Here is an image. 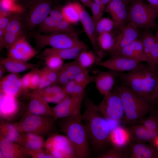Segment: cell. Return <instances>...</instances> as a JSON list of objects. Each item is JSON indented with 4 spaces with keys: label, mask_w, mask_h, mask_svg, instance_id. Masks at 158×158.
Returning a JSON list of instances; mask_svg holds the SVG:
<instances>
[{
    "label": "cell",
    "mask_w": 158,
    "mask_h": 158,
    "mask_svg": "<svg viewBox=\"0 0 158 158\" xmlns=\"http://www.w3.org/2000/svg\"><path fill=\"white\" fill-rule=\"evenodd\" d=\"M0 64L11 73H21L36 68L37 64L28 63L7 57L1 60Z\"/></svg>",
    "instance_id": "obj_22"
},
{
    "label": "cell",
    "mask_w": 158,
    "mask_h": 158,
    "mask_svg": "<svg viewBox=\"0 0 158 158\" xmlns=\"http://www.w3.org/2000/svg\"><path fill=\"white\" fill-rule=\"evenodd\" d=\"M124 158H158V149L152 144L130 140L124 147Z\"/></svg>",
    "instance_id": "obj_11"
},
{
    "label": "cell",
    "mask_w": 158,
    "mask_h": 158,
    "mask_svg": "<svg viewBox=\"0 0 158 158\" xmlns=\"http://www.w3.org/2000/svg\"><path fill=\"white\" fill-rule=\"evenodd\" d=\"M87 45L66 49L51 48L45 49L42 55L44 57L49 55H55L63 60L72 59H76L82 51L87 49Z\"/></svg>",
    "instance_id": "obj_21"
},
{
    "label": "cell",
    "mask_w": 158,
    "mask_h": 158,
    "mask_svg": "<svg viewBox=\"0 0 158 158\" xmlns=\"http://www.w3.org/2000/svg\"><path fill=\"white\" fill-rule=\"evenodd\" d=\"M55 32L70 33L76 32L72 27L71 24L64 20L56 21Z\"/></svg>",
    "instance_id": "obj_45"
},
{
    "label": "cell",
    "mask_w": 158,
    "mask_h": 158,
    "mask_svg": "<svg viewBox=\"0 0 158 158\" xmlns=\"http://www.w3.org/2000/svg\"><path fill=\"white\" fill-rule=\"evenodd\" d=\"M45 57L46 66L56 71H59L64 64L63 60L55 55H49Z\"/></svg>",
    "instance_id": "obj_37"
},
{
    "label": "cell",
    "mask_w": 158,
    "mask_h": 158,
    "mask_svg": "<svg viewBox=\"0 0 158 158\" xmlns=\"http://www.w3.org/2000/svg\"><path fill=\"white\" fill-rule=\"evenodd\" d=\"M0 89L1 93L14 97L18 95L21 90L27 89L23 85L19 75L14 73L7 75L1 80Z\"/></svg>",
    "instance_id": "obj_18"
},
{
    "label": "cell",
    "mask_w": 158,
    "mask_h": 158,
    "mask_svg": "<svg viewBox=\"0 0 158 158\" xmlns=\"http://www.w3.org/2000/svg\"><path fill=\"white\" fill-rule=\"evenodd\" d=\"M124 147L112 146L106 152L100 154L98 157L99 158H124Z\"/></svg>",
    "instance_id": "obj_41"
},
{
    "label": "cell",
    "mask_w": 158,
    "mask_h": 158,
    "mask_svg": "<svg viewBox=\"0 0 158 158\" xmlns=\"http://www.w3.org/2000/svg\"><path fill=\"white\" fill-rule=\"evenodd\" d=\"M147 62L149 65L158 71V41L152 49Z\"/></svg>",
    "instance_id": "obj_43"
},
{
    "label": "cell",
    "mask_w": 158,
    "mask_h": 158,
    "mask_svg": "<svg viewBox=\"0 0 158 158\" xmlns=\"http://www.w3.org/2000/svg\"><path fill=\"white\" fill-rule=\"evenodd\" d=\"M16 1H18L20 0H15Z\"/></svg>",
    "instance_id": "obj_63"
},
{
    "label": "cell",
    "mask_w": 158,
    "mask_h": 158,
    "mask_svg": "<svg viewBox=\"0 0 158 158\" xmlns=\"http://www.w3.org/2000/svg\"><path fill=\"white\" fill-rule=\"evenodd\" d=\"M76 84L74 80H70L62 87L63 91L68 96H71L73 93Z\"/></svg>",
    "instance_id": "obj_49"
},
{
    "label": "cell",
    "mask_w": 158,
    "mask_h": 158,
    "mask_svg": "<svg viewBox=\"0 0 158 158\" xmlns=\"http://www.w3.org/2000/svg\"><path fill=\"white\" fill-rule=\"evenodd\" d=\"M1 93L0 106L1 113L5 115L13 114L17 108V103L15 97L7 94Z\"/></svg>",
    "instance_id": "obj_26"
},
{
    "label": "cell",
    "mask_w": 158,
    "mask_h": 158,
    "mask_svg": "<svg viewBox=\"0 0 158 158\" xmlns=\"http://www.w3.org/2000/svg\"><path fill=\"white\" fill-rule=\"evenodd\" d=\"M36 46L41 49L46 46L56 49H66L86 45L79 38L76 32H54L47 34H34Z\"/></svg>",
    "instance_id": "obj_6"
},
{
    "label": "cell",
    "mask_w": 158,
    "mask_h": 158,
    "mask_svg": "<svg viewBox=\"0 0 158 158\" xmlns=\"http://www.w3.org/2000/svg\"><path fill=\"white\" fill-rule=\"evenodd\" d=\"M63 68L65 70L70 80H74L76 77L83 70L76 59L64 64Z\"/></svg>",
    "instance_id": "obj_35"
},
{
    "label": "cell",
    "mask_w": 158,
    "mask_h": 158,
    "mask_svg": "<svg viewBox=\"0 0 158 158\" xmlns=\"http://www.w3.org/2000/svg\"><path fill=\"white\" fill-rule=\"evenodd\" d=\"M129 6L133 0H123Z\"/></svg>",
    "instance_id": "obj_60"
},
{
    "label": "cell",
    "mask_w": 158,
    "mask_h": 158,
    "mask_svg": "<svg viewBox=\"0 0 158 158\" xmlns=\"http://www.w3.org/2000/svg\"><path fill=\"white\" fill-rule=\"evenodd\" d=\"M60 123L62 131L74 147L78 158L89 157L90 150L88 133L82 121L71 117L62 118Z\"/></svg>",
    "instance_id": "obj_4"
},
{
    "label": "cell",
    "mask_w": 158,
    "mask_h": 158,
    "mask_svg": "<svg viewBox=\"0 0 158 158\" xmlns=\"http://www.w3.org/2000/svg\"><path fill=\"white\" fill-rule=\"evenodd\" d=\"M154 107L158 109V88L154 100Z\"/></svg>",
    "instance_id": "obj_57"
},
{
    "label": "cell",
    "mask_w": 158,
    "mask_h": 158,
    "mask_svg": "<svg viewBox=\"0 0 158 158\" xmlns=\"http://www.w3.org/2000/svg\"><path fill=\"white\" fill-rule=\"evenodd\" d=\"M64 20L71 24L75 23L80 21L78 11L74 3H70L61 9Z\"/></svg>",
    "instance_id": "obj_31"
},
{
    "label": "cell",
    "mask_w": 158,
    "mask_h": 158,
    "mask_svg": "<svg viewBox=\"0 0 158 158\" xmlns=\"http://www.w3.org/2000/svg\"><path fill=\"white\" fill-rule=\"evenodd\" d=\"M94 2L99 4H101V0H93Z\"/></svg>",
    "instance_id": "obj_61"
},
{
    "label": "cell",
    "mask_w": 158,
    "mask_h": 158,
    "mask_svg": "<svg viewBox=\"0 0 158 158\" xmlns=\"http://www.w3.org/2000/svg\"><path fill=\"white\" fill-rule=\"evenodd\" d=\"M43 119L39 115H30L26 117L22 125L23 130L27 132L36 131L43 124Z\"/></svg>",
    "instance_id": "obj_29"
},
{
    "label": "cell",
    "mask_w": 158,
    "mask_h": 158,
    "mask_svg": "<svg viewBox=\"0 0 158 158\" xmlns=\"http://www.w3.org/2000/svg\"><path fill=\"white\" fill-rule=\"evenodd\" d=\"M96 108L104 118L116 121H123L124 115L118 85L104 95Z\"/></svg>",
    "instance_id": "obj_8"
},
{
    "label": "cell",
    "mask_w": 158,
    "mask_h": 158,
    "mask_svg": "<svg viewBox=\"0 0 158 158\" xmlns=\"http://www.w3.org/2000/svg\"><path fill=\"white\" fill-rule=\"evenodd\" d=\"M157 33H156V36L157 38V39L158 40V25L157 26Z\"/></svg>",
    "instance_id": "obj_62"
},
{
    "label": "cell",
    "mask_w": 158,
    "mask_h": 158,
    "mask_svg": "<svg viewBox=\"0 0 158 158\" xmlns=\"http://www.w3.org/2000/svg\"><path fill=\"white\" fill-rule=\"evenodd\" d=\"M6 70L2 65L0 64V79L1 80L3 77Z\"/></svg>",
    "instance_id": "obj_56"
},
{
    "label": "cell",
    "mask_w": 158,
    "mask_h": 158,
    "mask_svg": "<svg viewBox=\"0 0 158 158\" xmlns=\"http://www.w3.org/2000/svg\"><path fill=\"white\" fill-rule=\"evenodd\" d=\"M110 139L112 146L120 147H124L130 141L128 130L120 126H117L112 130Z\"/></svg>",
    "instance_id": "obj_23"
},
{
    "label": "cell",
    "mask_w": 158,
    "mask_h": 158,
    "mask_svg": "<svg viewBox=\"0 0 158 158\" xmlns=\"http://www.w3.org/2000/svg\"><path fill=\"white\" fill-rule=\"evenodd\" d=\"M115 37L111 32L100 34L97 36L98 46L101 51L108 52L109 53L113 48Z\"/></svg>",
    "instance_id": "obj_30"
},
{
    "label": "cell",
    "mask_w": 158,
    "mask_h": 158,
    "mask_svg": "<svg viewBox=\"0 0 158 158\" xmlns=\"http://www.w3.org/2000/svg\"><path fill=\"white\" fill-rule=\"evenodd\" d=\"M56 21L50 16H48L39 26L41 32L51 33L55 32Z\"/></svg>",
    "instance_id": "obj_40"
},
{
    "label": "cell",
    "mask_w": 158,
    "mask_h": 158,
    "mask_svg": "<svg viewBox=\"0 0 158 158\" xmlns=\"http://www.w3.org/2000/svg\"><path fill=\"white\" fill-rule=\"evenodd\" d=\"M42 70L45 74L47 79L52 85L54 84L57 80L59 71L52 70L47 66L44 68Z\"/></svg>",
    "instance_id": "obj_48"
},
{
    "label": "cell",
    "mask_w": 158,
    "mask_h": 158,
    "mask_svg": "<svg viewBox=\"0 0 158 158\" xmlns=\"http://www.w3.org/2000/svg\"><path fill=\"white\" fill-rule=\"evenodd\" d=\"M40 79V71L35 68L32 70L30 79V89L36 90L37 89Z\"/></svg>",
    "instance_id": "obj_46"
},
{
    "label": "cell",
    "mask_w": 158,
    "mask_h": 158,
    "mask_svg": "<svg viewBox=\"0 0 158 158\" xmlns=\"http://www.w3.org/2000/svg\"><path fill=\"white\" fill-rule=\"evenodd\" d=\"M95 76L91 75L89 74V69L83 70L74 79L77 84L86 87L90 83L94 82Z\"/></svg>",
    "instance_id": "obj_42"
},
{
    "label": "cell",
    "mask_w": 158,
    "mask_h": 158,
    "mask_svg": "<svg viewBox=\"0 0 158 158\" xmlns=\"http://www.w3.org/2000/svg\"><path fill=\"white\" fill-rule=\"evenodd\" d=\"M23 23L22 20L17 13L13 14L5 31L15 34L21 33Z\"/></svg>",
    "instance_id": "obj_34"
},
{
    "label": "cell",
    "mask_w": 158,
    "mask_h": 158,
    "mask_svg": "<svg viewBox=\"0 0 158 158\" xmlns=\"http://www.w3.org/2000/svg\"><path fill=\"white\" fill-rule=\"evenodd\" d=\"M46 147L54 158H78L74 147L66 136L52 135L47 140Z\"/></svg>",
    "instance_id": "obj_9"
},
{
    "label": "cell",
    "mask_w": 158,
    "mask_h": 158,
    "mask_svg": "<svg viewBox=\"0 0 158 158\" xmlns=\"http://www.w3.org/2000/svg\"><path fill=\"white\" fill-rule=\"evenodd\" d=\"M15 0H0V16L22 12L23 8Z\"/></svg>",
    "instance_id": "obj_28"
},
{
    "label": "cell",
    "mask_w": 158,
    "mask_h": 158,
    "mask_svg": "<svg viewBox=\"0 0 158 158\" xmlns=\"http://www.w3.org/2000/svg\"><path fill=\"white\" fill-rule=\"evenodd\" d=\"M40 79L37 89L42 90L52 85L47 79L45 74L42 70H40Z\"/></svg>",
    "instance_id": "obj_50"
},
{
    "label": "cell",
    "mask_w": 158,
    "mask_h": 158,
    "mask_svg": "<svg viewBox=\"0 0 158 158\" xmlns=\"http://www.w3.org/2000/svg\"><path fill=\"white\" fill-rule=\"evenodd\" d=\"M142 63L135 60L118 55L111 56L109 59L97 63L96 65L121 72L133 70Z\"/></svg>",
    "instance_id": "obj_12"
},
{
    "label": "cell",
    "mask_w": 158,
    "mask_h": 158,
    "mask_svg": "<svg viewBox=\"0 0 158 158\" xmlns=\"http://www.w3.org/2000/svg\"><path fill=\"white\" fill-rule=\"evenodd\" d=\"M53 0H24L23 7L24 23L29 28L40 24L52 9Z\"/></svg>",
    "instance_id": "obj_7"
},
{
    "label": "cell",
    "mask_w": 158,
    "mask_h": 158,
    "mask_svg": "<svg viewBox=\"0 0 158 158\" xmlns=\"http://www.w3.org/2000/svg\"><path fill=\"white\" fill-rule=\"evenodd\" d=\"M121 83L127 86L154 107L158 88V71L147 63H142L135 69L121 73Z\"/></svg>",
    "instance_id": "obj_2"
},
{
    "label": "cell",
    "mask_w": 158,
    "mask_h": 158,
    "mask_svg": "<svg viewBox=\"0 0 158 158\" xmlns=\"http://www.w3.org/2000/svg\"><path fill=\"white\" fill-rule=\"evenodd\" d=\"M138 28L131 22L123 27L121 32L115 37L114 46L109 53L111 56L118 55L123 48L138 38L139 32Z\"/></svg>",
    "instance_id": "obj_13"
},
{
    "label": "cell",
    "mask_w": 158,
    "mask_h": 158,
    "mask_svg": "<svg viewBox=\"0 0 158 158\" xmlns=\"http://www.w3.org/2000/svg\"><path fill=\"white\" fill-rule=\"evenodd\" d=\"M42 139L39 136L32 133H29L27 135L26 147L32 150H38L43 146Z\"/></svg>",
    "instance_id": "obj_38"
},
{
    "label": "cell",
    "mask_w": 158,
    "mask_h": 158,
    "mask_svg": "<svg viewBox=\"0 0 158 158\" xmlns=\"http://www.w3.org/2000/svg\"><path fill=\"white\" fill-rule=\"evenodd\" d=\"M121 73L109 70L107 71H97L94 82L97 89L101 95L104 96L112 90L116 79Z\"/></svg>",
    "instance_id": "obj_16"
},
{
    "label": "cell",
    "mask_w": 158,
    "mask_h": 158,
    "mask_svg": "<svg viewBox=\"0 0 158 158\" xmlns=\"http://www.w3.org/2000/svg\"><path fill=\"white\" fill-rule=\"evenodd\" d=\"M11 142L5 138L0 142V151L6 158H11L15 157V147Z\"/></svg>",
    "instance_id": "obj_39"
},
{
    "label": "cell",
    "mask_w": 158,
    "mask_h": 158,
    "mask_svg": "<svg viewBox=\"0 0 158 158\" xmlns=\"http://www.w3.org/2000/svg\"><path fill=\"white\" fill-rule=\"evenodd\" d=\"M147 4L158 12V0H146Z\"/></svg>",
    "instance_id": "obj_54"
},
{
    "label": "cell",
    "mask_w": 158,
    "mask_h": 158,
    "mask_svg": "<svg viewBox=\"0 0 158 158\" xmlns=\"http://www.w3.org/2000/svg\"><path fill=\"white\" fill-rule=\"evenodd\" d=\"M118 55L140 62H147L142 42L138 38L123 48Z\"/></svg>",
    "instance_id": "obj_20"
},
{
    "label": "cell",
    "mask_w": 158,
    "mask_h": 158,
    "mask_svg": "<svg viewBox=\"0 0 158 158\" xmlns=\"http://www.w3.org/2000/svg\"><path fill=\"white\" fill-rule=\"evenodd\" d=\"M128 6L123 0H111L106 8V12L114 22V28L120 30L128 21Z\"/></svg>",
    "instance_id": "obj_14"
},
{
    "label": "cell",
    "mask_w": 158,
    "mask_h": 158,
    "mask_svg": "<svg viewBox=\"0 0 158 158\" xmlns=\"http://www.w3.org/2000/svg\"><path fill=\"white\" fill-rule=\"evenodd\" d=\"M37 51L28 42L25 36H21L8 49V57L27 62L33 58Z\"/></svg>",
    "instance_id": "obj_15"
},
{
    "label": "cell",
    "mask_w": 158,
    "mask_h": 158,
    "mask_svg": "<svg viewBox=\"0 0 158 158\" xmlns=\"http://www.w3.org/2000/svg\"><path fill=\"white\" fill-rule=\"evenodd\" d=\"M22 35L21 33L15 34L0 29L1 48L5 47L8 49Z\"/></svg>",
    "instance_id": "obj_33"
},
{
    "label": "cell",
    "mask_w": 158,
    "mask_h": 158,
    "mask_svg": "<svg viewBox=\"0 0 158 158\" xmlns=\"http://www.w3.org/2000/svg\"><path fill=\"white\" fill-rule=\"evenodd\" d=\"M138 123L141 124L149 130L158 131V109H153L147 116L142 119Z\"/></svg>",
    "instance_id": "obj_32"
},
{
    "label": "cell",
    "mask_w": 158,
    "mask_h": 158,
    "mask_svg": "<svg viewBox=\"0 0 158 158\" xmlns=\"http://www.w3.org/2000/svg\"><path fill=\"white\" fill-rule=\"evenodd\" d=\"M140 39L143 45L147 62L152 49L158 40L156 36L153 34L150 29H146Z\"/></svg>",
    "instance_id": "obj_27"
},
{
    "label": "cell",
    "mask_w": 158,
    "mask_h": 158,
    "mask_svg": "<svg viewBox=\"0 0 158 158\" xmlns=\"http://www.w3.org/2000/svg\"><path fill=\"white\" fill-rule=\"evenodd\" d=\"M86 6L90 8L91 5L93 1L92 0H80Z\"/></svg>",
    "instance_id": "obj_55"
},
{
    "label": "cell",
    "mask_w": 158,
    "mask_h": 158,
    "mask_svg": "<svg viewBox=\"0 0 158 158\" xmlns=\"http://www.w3.org/2000/svg\"><path fill=\"white\" fill-rule=\"evenodd\" d=\"M6 127V133L5 139L11 142L16 140L19 136L17 130L13 125L11 124H8Z\"/></svg>",
    "instance_id": "obj_47"
},
{
    "label": "cell",
    "mask_w": 158,
    "mask_h": 158,
    "mask_svg": "<svg viewBox=\"0 0 158 158\" xmlns=\"http://www.w3.org/2000/svg\"><path fill=\"white\" fill-rule=\"evenodd\" d=\"M86 49L82 51L75 59L83 68L88 69L102 60L97 54Z\"/></svg>",
    "instance_id": "obj_24"
},
{
    "label": "cell",
    "mask_w": 158,
    "mask_h": 158,
    "mask_svg": "<svg viewBox=\"0 0 158 158\" xmlns=\"http://www.w3.org/2000/svg\"><path fill=\"white\" fill-rule=\"evenodd\" d=\"M12 14L0 16V29L5 31Z\"/></svg>",
    "instance_id": "obj_52"
},
{
    "label": "cell",
    "mask_w": 158,
    "mask_h": 158,
    "mask_svg": "<svg viewBox=\"0 0 158 158\" xmlns=\"http://www.w3.org/2000/svg\"><path fill=\"white\" fill-rule=\"evenodd\" d=\"M114 28V22L112 20L107 18H102L95 26L97 36L103 33L111 32Z\"/></svg>",
    "instance_id": "obj_36"
},
{
    "label": "cell",
    "mask_w": 158,
    "mask_h": 158,
    "mask_svg": "<svg viewBox=\"0 0 158 158\" xmlns=\"http://www.w3.org/2000/svg\"><path fill=\"white\" fill-rule=\"evenodd\" d=\"M51 109L54 116L56 118H63L71 117L72 110L71 97H67Z\"/></svg>",
    "instance_id": "obj_25"
},
{
    "label": "cell",
    "mask_w": 158,
    "mask_h": 158,
    "mask_svg": "<svg viewBox=\"0 0 158 158\" xmlns=\"http://www.w3.org/2000/svg\"><path fill=\"white\" fill-rule=\"evenodd\" d=\"M152 144L158 149V136L154 141Z\"/></svg>",
    "instance_id": "obj_59"
},
{
    "label": "cell",
    "mask_w": 158,
    "mask_h": 158,
    "mask_svg": "<svg viewBox=\"0 0 158 158\" xmlns=\"http://www.w3.org/2000/svg\"><path fill=\"white\" fill-rule=\"evenodd\" d=\"M111 0H101V4L102 8L104 11L106 5H107Z\"/></svg>",
    "instance_id": "obj_58"
},
{
    "label": "cell",
    "mask_w": 158,
    "mask_h": 158,
    "mask_svg": "<svg viewBox=\"0 0 158 158\" xmlns=\"http://www.w3.org/2000/svg\"><path fill=\"white\" fill-rule=\"evenodd\" d=\"M128 21L138 28L150 29L157 26L156 19L158 12L144 0H133L128 8Z\"/></svg>",
    "instance_id": "obj_5"
},
{
    "label": "cell",
    "mask_w": 158,
    "mask_h": 158,
    "mask_svg": "<svg viewBox=\"0 0 158 158\" xmlns=\"http://www.w3.org/2000/svg\"><path fill=\"white\" fill-rule=\"evenodd\" d=\"M29 105L30 111L33 114L40 115L49 112L53 115L51 109L48 106L41 90L37 89L32 95V97Z\"/></svg>",
    "instance_id": "obj_19"
},
{
    "label": "cell",
    "mask_w": 158,
    "mask_h": 158,
    "mask_svg": "<svg viewBox=\"0 0 158 158\" xmlns=\"http://www.w3.org/2000/svg\"><path fill=\"white\" fill-rule=\"evenodd\" d=\"M61 9L56 8H52L49 14L50 16L56 21L64 20Z\"/></svg>",
    "instance_id": "obj_51"
},
{
    "label": "cell",
    "mask_w": 158,
    "mask_h": 158,
    "mask_svg": "<svg viewBox=\"0 0 158 158\" xmlns=\"http://www.w3.org/2000/svg\"><path fill=\"white\" fill-rule=\"evenodd\" d=\"M92 15L91 16L93 22L96 26L97 24L102 18L103 11L100 4L92 2L90 8Z\"/></svg>",
    "instance_id": "obj_44"
},
{
    "label": "cell",
    "mask_w": 158,
    "mask_h": 158,
    "mask_svg": "<svg viewBox=\"0 0 158 158\" xmlns=\"http://www.w3.org/2000/svg\"><path fill=\"white\" fill-rule=\"evenodd\" d=\"M31 73L32 71L24 75L21 78V80L23 85L27 89L29 88Z\"/></svg>",
    "instance_id": "obj_53"
},
{
    "label": "cell",
    "mask_w": 158,
    "mask_h": 158,
    "mask_svg": "<svg viewBox=\"0 0 158 158\" xmlns=\"http://www.w3.org/2000/svg\"><path fill=\"white\" fill-rule=\"evenodd\" d=\"M74 3L79 13L80 21L93 48L96 54L102 59L104 55L103 52L100 50L98 44L95 26L91 17L80 3Z\"/></svg>",
    "instance_id": "obj_10"
},
{
    "label": "cell",
    "mask_w": 158,
    "mask_h": 158,
    "mask_svg": "<svg viewBox=\"0 0 158 158\" xmlns=\"http://www.w3.org/2000/svg\"><path fill=\"white\" fill-rule=\"evenodd\" d=\"M118 87L124 113L122 122L126 126L138 123L154 108L125 84L121 83Z\"/></svg>",
    "instance_id": "obj_3"
},
{
    "label": "cell",
    "mask_w": 158,
    "mask_h": 158,
    "mask_svg": "<svg viewBox=\"0 0 158 158\" xmlns=\"http://www.w3.org/2000/svg\"><path fill=\"white\" fill-rule=\"evenodd\" d=\"M85 109L82 114L89 138L96 150L103 153L112 146L110 139L111 129L109 121L97 110L96 105L89 98L85 102Z\"/></svg>",
    "instance_id": "obj_1"
},
{
    "label": "cell",
    "mask_w": 158,
    "mask_h": 158,
    "mask_svg": "<svg viewBox=\"0 0 158 158\" xmlns=\"http://www.w3.org/2000/svg\"><path fill=\"white\" fill-rule=\"evenodd\" d=\"M126 126V128L130 134V140L133 141L152 144L158 136V131L149 130L139 123Z\"/></svg>",
    "instance_id": "obj_17"
}]
</instances>
